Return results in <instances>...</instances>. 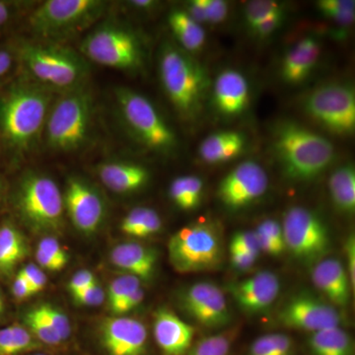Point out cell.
<instances>
[{
    "label": "cell",
    "mask_w": 355,
    "mask_h": 355,
    "mask_svg": "<svg viewBox=\"0 0 355 355\" xmlns=\"http://www.w3.org/2000/svg\"><path fill=\"white\" fill-rule=\"evenodd\" d=\"M273 147L284 174L295 182L312 181L335 158V149L328 139L296 123L279 128Z\"/></svg>",
    "instance_id": "obj_1"
},
{
    "label": "cell",
    "mask_w": 355,
    "mask_h": 355,
    "mask_svg": "<svg viewBox=\"0 0 355 355\" xmlns=\"http://www.w3.org/2000/svg\"><path fill=\"white\" fill-rule=\"evenodd\" d=\"M53 98L46 86L22 85L0 100V130L17 150H27L38 139Z\"/></svg>",
    "instance_id": "obj_2"
},
{
    "label": "cell",
    "mask_w": 355,
    "mask_h": 355,
    "mask_svg": "<svg viewBox=\"0 0 355 355\" xmlns=\"http://www.w3.org/2000/svg\"><path fill=\"white\" fill-rule=\"evenodd\" d=\"M159 69L163 87L175 108L184 119H195L207 91L205 70L183 49L169 44L161 51Z\"/></svg>",
    "instance_id": "obj_3"
},
{
    "label": "cell",
    "mask_w": 355,
    "mask_h": 355,
    "mask_svg": "<svg viewBox=\"0 0 355 355\" xmlns=\"http://www.w3.org/2000/svg\"><path fill=\"white\" fill-rule=\"evenodd\" d=\"M168 257L173 268L184 275L216 270L224 257L220 228L198 221L179 229L168 242Z\"/></svg>",
    "instance_id": "obj_4"
},
{
    "label": "cell",
    "mask_w": 355,
    "mask_h": 355,
    "mask_svg": "<svg viewBox=\"0 0 355 355\" xmlns=\"http://www.w3.org/2000/svg\"><path fill=\"white\" fill-rule=\"evenodd\" d=\"M14 202L22 221L35 232H58L62 228L64 197L51 178L36 173L26 174Z\"/></svg>",
    "instance_id": "obj_5"
},
{
    "label": "cell",
    "mask_w": 355,
    "mask_h": 355,
    "mask_svg": "<svg viewBox=\"0 0 355 355\" xmlns=\"http://www.w3.org/2000/svg\"><path fill=\"white\" fill-rule=\"evenodd\" d=\"M106 3L99 0H49L30 16L32 32L46 41H60L87 29L99 19Z\"/></svg>",
    "instance_id": "obj_6"
},
{
    "label": "cell",
    "mask_w": 355,
    "mask_h": 355,
    "mask_svg": "<svg viewBox=\"0 0 355 355\" xmlns=\"http://www.w3.org/2000/svg\"><path fill=\"white\" fill-rule=\"evenodd\" d=\"M93 112V98L88 89L77 86L60 98L46 123V141L51 148L72 151L87 139Z\"/></svg>",
    "instance_id": "obj_7"
},
{
    "label": "cell",
    "mask_w": 355,
    "mask_h": 355,
    "mask_svg": "<svg viewBox=\"0 0 355 355\" xmlns=\"http://www.w3.org/2000/svg\"><path fill=\"white\" fill-rule=\"evenodd\" d=\"M20 57L28 71L50 87L76 88L88 72L78 53L57 44H23Z\"/></svg>",
    "instance_id": "obj_8"
},
{
    "label": "cell",
    "mask_w": 355,
    "mask_h": 355,
    "mask_svg": "<svg viewBox=\"0 0 355 355\" xmlns=\"http://www.w3.org/2000/svg\"><path fill=\"white\" fill-rule=\"evenodd\" d=\"M81 53L96 62L125 71L142 67L141 44L132 32L121 26L104 24L96 28L83 40Z\"/></svg>",
    "instance_id": "obj_9"
},
{
    "label": "cell",
    "mask_w": 355,
    "mask_h": 355,
    "mask_svg": "<svg viewBox=\"0 0 355 355\" xmlns=\"http://www.w3.org/2000/svg\"><path fill=\"white\" fill-rule=\"evenodd\" d=\"M282 227L286 250L297 260L318 263L330 253V231L326 222L313 210L291 207L284 214Z\"/></svg>",
    "instance_id": "obj_10"
},
{
    "label": "cell",
    "mask_w": 355,
    "mask_h": 355,
    "mask_svg": "<svg viewBox=\"0 0 355 355\" xmlns=\"http://www.w3.org/2000/svg\"><path fill=\"white\" fill-rule=\"evenodd\" d=\"M116 97L125 123L142 144L159 153L176 147V135L147 98L123 87L116 89Z\"/></svg>",
    "instance_id": "obj_11"
},
{
    "label": "cell",
    "mask_w": 355,
    "mask_h": 355,
    "mask_svg": "<svg viewBox=\"0 0 355 355\" xmlns=\"http://www.w3.org/2000/svg\"><path fill=\"white\" fill-rule=\"evenodd\" d=\"M306 112L318 123L338 135H350L355 130L354 89L343 84H326L306 98Z\"/></svg>",
    "instance_id": "obj_12"
},
{
    "label": "cell",
    "mask_w": 355,
    "mask_h": 355,
    "mask_svg": "<svg viewBox=\"0 0 355 355\" xmlns=\"http://www.w3.org/2000/svg\"><path fill=\"white\" fill-rule=\"evenodd\" d=\"M279 324L293 330L313 334L342 326L340 310L310 293L296 294L277 313Z\"/></svg>",
    "instance_id": "obj_13"
},
{
    "label": "cell",
    "mask_w": 355,
    "mask_h": 355,
    "mask_svg": "<svg viewBox=\"0 0 355 355\" xmlns=\"http://www.w3.org/2000/svg\"><path fill=\"white\" fill-rule=\"evenodd\" d=\"M182 308L198 324L221 329L230 324L227 300L221 288L211 282H198L187 287L181 297Z\"/></svg>",
    "instance_id": "obj_14"
},
{
    "label": "cell",
    "mask_w": 355,
    "mask_h": 355,
    "mask_svg": "<svg viewBox=\"0 0 355 355\" xmlns=\"http://www.w3.org/2000/svg\"><path fill=\"white\" fill-rule=\"evenodd\" d=\"M268 187L265 169L254 161H245L224 177L217 193L223 205L237 209L263 197Z\"/></svg>",
    "instance_id": "obj_15"
},
{
    "label": "cell",
    "mask_w": 355,
    "mask_h": 355,
    "mask_svg": "<svg viewBox=\"0 0 355 355\" xmlns=\"http://www.w3.org/2000/svg\"><path fill=\"white\" fill-rule=\"evenodd\" d=\"M99 343L105 355H147L148 331L133 318H107L100 326Z\"/></svg>",
    "instance_id": "obj_16"
},
{
    "label": "cell",
    "mask_w": 355,
    "mask_h": 355,
    "mask_svg": "<svg viewBox=\"0 0 355 355\" xmlns=\"http://www.w3.org/2000/svg\"><path fill=\"white\" fill-rule=\"evenodd\" d=\"M64 205L74 227L84 234H92L101 225L104 202L100 193L83 180L70 178L67 181Z\"/></svg>",
    "instance_id": "obj_17"
},
{
    "label": "cell",
    "mask_w": 355,
    "mask_h": 355,
    "mask_svg": "<svg viewBox=\"0 0 355 355\" xmlns=\"http://www.w3.org/2000/svg\"><path fill=\"white\" fill-rule=\"evenodd\" d=\"M280 280L275 273L263 270L228 286L240 309L248 314L263 312L275 302L280 292Z\"/></svg>",
    "instance_id": "obj_18"
},
{
    "label": "cell",
    "mask_w": 355,
    "mask_h": 355,
    "mask_svg": "<svg viewBox=\"0 0 355 355\" xmlns=\"http://www.w3.org/2000/svg\"><path fill=\"white\" fill-rule=\"evenodd\" d=\"M153 334L161 354L186 355L193 345L195 329L162 308L154 315Z\"/></svg>",
    "instance_id": "obj_19"
},
{
    "label": "cell",
    "mask_w": 355,
    "mask_h": 355,
    "mask_svg": "<svg viewBox=\"0 0 355 355\" xmlns=\"http://www.w3.org/2000/svg\"><path fill=\"white\" fill-rule=\"evenodd\" d=\"M315 286L336 309L349 305L352 291L349 275L342 261L336 259H323L316 263L312 272Z\"/></svg>",
    "instance_id": "obj_20"
},
{
    "label": "cell",
    "mask_w": 355,
    "mask_h": 355,
    "mask_svg": "<svg viewBox=\"0 0 355 355\" xmlns=\"http://www.w3.org/2000/svg\"><path fill=\"white\" fill-rule=\"evenodd\" d=\"M214 101L224 116H234L244 112L249 102V84L241 72L227 69L217 76Z\"/></svg>",
    "instance_id": "obj_21"
},
{
    "label": "cell",
    "mask_w": 355,
    "mask_h": 355,
    "mask_svg": "<svg viewBox=\"0 0 355 355\" xmlns=\"http://www.w3.org/2000/svg\"><path fill=\"white\" fill-rule=\"evenodd\" d=\"M112 263L127 275L137 279H149L155 272L158 256L153 248L139 243H123L112 250L110 254Z\"/></svg>",
    "instance_id": "obj_22"
},
{
    "label": "cell",
    "mask_w": 355,
    "mask_h": 355,
    "mask_svg": "<svg viewBox=\"0 0 355 355\" xmlns=\"http://www.w3.org/2000/svg\"><path fill=\"white\" fill-rule=\"evenodd\" d=\"M320 53L319 42L313 37L299 41L282 60V78L289 84L304 81L316 65Z\"/></svg>",
    "instance_id": "obj_23"
},
{
    "label": "cell",
    "mask_w": 355,
    "mask_h": 355,
    "mask_svg": "<svg viewBox=\"0 0 355 355\" xmlns=\"http://www.w3.org/2000/svg\"><path fill=\"white\" fill-rule=\"evenodd\" d=\"M98 172L102 183L118 193L139 190L149 180V172L146 168L132 163H106L100 166Z\"/></svg>",
    "instance_id": "obj_24"
},
{
    "label": "cell",
    "mask_w": 355,
    "mask_h": 355,
    "mask_svg": "<svg viewBox=\"0 0 355 355\" xmlns=\"http://www.w3.org/2000/svg\"><path fill=\"white\" fill-rule=\"evenodd\" d=\"M29 254L25 235L10 221L0 224V277H7Z\"/></svg>",
    "instance_id": "obj_25"
},
{
    "label": "cell",
    "mask_w": 355,
    "mask_h": 355,
    "mask_svg": "<svg viewBox=\"0 0 355 355\" xmlns=\"http://www.w3.org/2000/svg\"><path fill=\"white\" fill-rule=\"evenodd\" d=\"M245 137L236 132H220L209 135L200 146V156L209 164L227 162L241 153Z\"/></svg>",
    "instance_id": "obj_26"
},
{
    "label": "cell",
    "mask_w": 355,
    "mask_h": 355,
    "mask_svg": "<svg viewBox=\"0 0 355 355\" xmlns=\"http://www.w3.org/2000/svg\"><path fill=\"white\" fill-rule=\"evenodd\" d=\"M307 347L310 355H355L354 338L342 327L311 334Z\"/></svg>",
    "instance_id": "obj_27"
},
{
    "label": "cell",
    "mask_w": 355,
    "mask_h": 355,
    "mask_svg": "<svg viewBox=\"0 0 355 355\" xmlns=\"http://www.w3.org/2000/svg\"><path fill=\"white\" fill-rule=\"evenodd\" d=\"M168 23L173 34L181 44L184 51H197L205 43V32L200 23L193 19L187 11H171L168 17Z\"/></svg>",
    "instance_id": "obj_28"
},
{
    "label": "cell",
    "mask_w": 355,
    "mask_h": 355,
    "mask_svg": "<svg viewBox=\"0 0 355 355\" xmlns=\"http://www.w3.org/2000/svg\"><path fill=\"white\" fill-rule=\"evenodd\" d=\"M329 188L331 200L336 209L345 214L355 210V171L352 165L336 169L331 175Z\"/></svg>",
    "instance_id": "obj_29"
},
{
    "label": "cell",
    "mask_w": 355,
    "mask_h": 355,
    "mask_svg": "<svg viewBox=\"0 0 355 355\" xmlns=\"http://www.w3.org/2000/svg\"><path fill=\"white\" fill-rule=\"evenodd\" d=\"M44 349L24 324L15 323L0 329V355H27Z\"/></svg>",
    "instance_id": "obj_30"
},
{
    "label": "cell",
    "mask_w": 355,
    "mask_h": 355,
    "mask_svg": "<svg viewBox=\"0 0 355 355\" xmlns=\"http://www.w3.org/2000/svg\"><path fill=\"white\" fill-rule=\"evenodd\" d=\"M239 327H231L200 338L186 355H229L239 335Z\"/></svg>",
    "instance_id": "obj_31"
},
{
    "label": "cell",
    "mask_w": 355,
    "mask_h": 355,
    "mask_svg": "<svg viewBox=\"0 0 355 355\" xmlns=\"http://www.w3.org/2000/svg\"><path fill=\"white\" fill-rule=\"evenodd\" d=\"M202 191L203 183L200 178L178 177L170 186V197L179 209L191 210L200 205Z\"/></svg>",
    "instance_id": "obj_32"
},
{
    "label": "cell",
    "mask_w": 355,
    "mask_h": 355,
    "mask_svg": "<svg viewBox=\"0 0 355 355\" xmlns=\"http://www.w3.org/2000/svg\"><path fill=\"white\" fill-rule=\"evenodd\" d=\"M23 323L33 336L36 338L44 347H50L53 349L62 347L64 345L60 336L51 328L50 324L40 316L38 312L33 308L24 313L22 317Z\"/></svg>",
    "instance_id": "obj_33"
},
{
    "label": "cell",
    "mask_w": 355,
    "mask_h": 355,
    "mask_svg": "<svg viewBox=\"0 0 355 355\" xmlns=\"http://www.w3.org/2000/svg\"><path fill=\"white\" fill-rule=\"evenodd\" d=\"M317 8L327 18L340 25H350L354 21L355 2L350 0H320Z\"/></svg>",
    "instance_id": "obj_34"
},
{
    "label": "cell",
    "mask_w": 355,
    "mask_h": 355,
    "mask_svg": "<svg viewBox=\"0 0 355 355\" xmlns=\"http://www.w3.org/2000/svg\"><path fill=\"white\" fill-rule=\"evenodd\" d=\"M284 13L282 6L272 0H256L247 4L244 10V19L247 27L251 31L257 25L260 24L277 14Z\"/></svg>",
    "instance_id": "obj_35"
},
{
    "label": "cell",
    "mask_w": 355,
    "mask_h": 355,
    "mask_svg": "<svg viewBox=\"0 0 355 355\" xmlns=\"http://www.w3.org/2000/svg\"><path fill=\"white\" fill-rule=\"evenodd\" d=\"M34 309L46 323L50 324L51 328L58 334L62 343L69 342L72 334L71 324L69 317L62 310L51 304H41Z\"/></svg>",
    "instance_id": "obj_36"
},
{
    "label": "cell",
    "mask_w": 355,
    "mask_h": 355,
    "mask_svg": "<svg viewBox=\"0 0 355 355\" xmlns=\"http://www.w3.org/2000/svg\"><path fill=\"white\" fill-rule=\"evenodd\" d=\"M140 288V279L130 275H121L112 280L108 288L110 309L123 302L133 291Z\"/></svg>",
    "instance_id": "obj_37"
},
{
    "label": "cell",
    "mask_w": 355,
    "mask_h": 355,
    "mask_svg": "<svg viewBox=\"0 0 355 355\" xmlns=\"http://www.w3.org/2000/svg\"><path fill=\"white\" fill-rule=\"evenodd\" d=\"M229 251L243 252L259 258L261 249L254 231L246 230L236 232L229 243Z\"/></svg>",
    "instance_id": "obj_38"
},
{
    "label": "cell",
    "mask_w": 355,
    "mask_h": 355,
    "mask_svg": "<svg viewBox=\"0 0 355 355\" xmlns=\"http://www.w3.org/2000/svg\"><path fill=\"white\" fill-rule=\"evenodd\" d=\"M37 250L43 252L46 256L53 259L55 263L62 266V268L67 266L69 261V254L67 253V250L62 246L57 238L53 236H46L39 242Z\"/></svg>",
    "instance_id": "obj_39"
},
{
    "label": "cell",
    "mask_w": 355,
    "mask_h": 355,
    "mask_svg": "<svg viewBox=\"0 0 355 355\" xmlns=\"http://www.w3.org/2000/svg\"><path fill=\"white\" fill-rule=\"evenodd\" d=\"M148 207H135L125 216L121 223V232L125 235L137 237V234L144 225Z\"/></svg>",
    "instance_id": "obj_40"
},
{
    "label": "cell",
    "mask_w": 355,
    "mask_h": 355,
    "mask_svg": "<svg viewBox=\"0 0 355 355\" xmlns=\"http://www.w3.org/2000/svg\"><path fill=\"white\" fill-rule=\"evenodd\" d=\"M18 273L27 280L31 286L33 294L43 291L48 282L43 270L34 263H28L27 266H23Z\"/></svg>",
    "instance_id": "obj_41"
},
{
    "label": "cell",
    "mask_w": 355,
    "mask_h": 355,
    "mask_svg": "<svg viewBox=\"0 0 355 355\" xmlns=\"http://www.w3.org/2000/svg\"><path fill=\"white\" fill-rule=\"evenodd\" d=\"M72 298L79 305L99 306L105 300V292L98 282H96L93 286L72 296Z\"/></svg>",
    "instance_id": "obj_42"
},
{
    "label": "cell",
    "mask_w": 355,
    "mask_h": 355,
    "mask_svg": "<svg viewBox=\"0 0 355 355\" xmlns=\"http://www.w3.org/2000/svg\"><path fill=\"white\" fill-rule=\"evenodd\" d=\"M207 21L212 24L223 22L227 17L228 4L222 0H202Z\"/></svg>",
    "instance_id": "obj_43"
},
{
    "label": "cell",
    "mask_w": 355,
    "mask_h": 355,
    "mask_svg": "<svg viewBox=\"0 0 355 355\" xmlns=\"http://www.w3.org/2000/svg\"><path fill=\"white\" fill-rule=\"evenodd\" d=\"M97 282L95 275L90 270H81L77 272L69 282V291L71 296L76 295L89 286H93Z\"/></svg>",
    "instance_id": "obj_44"
},
{
    "label": "cell",
    "mask_w": 355,
    "mask_h": 355,
    "mask_svg": "<svg viewBox=\"0 0 355 355\" xmlns=\"http://www.w3.org/2000/svg\"><path fill=\"white\" fill-rule=\"evenodd\" d=\"M275 355H295L296 345L293 338L286 334H270Z\"/></svg>",
    "instance_id": "obj_45"
},
{
    "label": "cell",
    "mask_w": 355,
    "mask_h": 355,
    "mask_svg": "<svg viewBox=\"0 0 355 355\" xmlns=\"http://www.w3.org/2000/svg\"><path fill=\"white\" fill-rule=\"evenodd\" d=\"M162 227V220L159 216L157 212L153 209H148L147 211L146 220L144 222L141 229L137 234V238H146L149 236L156 234Z\"/></svg>",
    "instance_id": "obj_46"
},
{
    "label": "cell",
    "mask_w": 355,
    "mask_h": 355,
    "mask_svg": "<svg viewBox=\"0 0 355 355\" xmlns=\"http://www.w3.org/2000/svg\"><path fill=\"white\" fill-rule=\"evenodd\" d=\"M282 20H284V13L277 14V15H273L272 17L263 21L260 24L257 25L251 30V32L256 36L265 38V37L270 36L279 29Z\"/></svg>",
    "instance_id": "obj_47"
},
{
    "label": "cell",
    "mask_w": 355,
    "mask_h": 355,
    "mask_svg": "<svg viewBox=\"0 0 355 355\" xmlns=\"http://www.w3.org/2000/svg\"><path fill=\"white\" fill-rule=\"evenodd\" d=\"M144 291H142L141 287H140V288L133 291L130 296H128L123 302H121L120 304L113 308V309L111 310L112 313H114V315H123L125 314V313L130 312V311L137 308V306H139L140 303L144 301Z\"/></svg>",
    "instance_id": "obj_48"
},
{
    "label": "cell",
    "mask_w": 355,
    "mask_h": 355,
    "mask_svg": "<svg viewBox=\"0 0 355 355\" xmlns=\"http://www.w3.org/2000/svg\"><path fill=\"white\" fill-rule=\"evenodd\" d=\"M345 257H347V275L352 286V291L355 289V238L354 234H350L347 237L345 245Z\"/></svg>",
    "instance_id": "obj_49"
},
{
    "label": "cell",
    "mask_w": 355,
    "mask_h": 355,
    "mask_svg": "<svg viewBox=\"0 0 355 355\" xmlns=\"http://www.w3.org/2000/svg\"><path fill=\"white\" fill-rule=\"evenodd\" d=\"M248 355H275L270 334L256 338L250 345Z\"/></svg>",
    "instance_id": "obj_50"
},
{
    "label": "cell",
    "mask_w": 355,
    "mask_h": 355,
    "mask_svg": "<svg viewBox=\"0 0 355 355\" xmlns=\"http://www.w3.org/2000/svg\"><path fill=\"white\" fill-rule=\"evenodd\" d=\"M229 258H230V263L233 268L239 270H249L258 260V257L238 251H229Z\"/></svg>",
    "instance_id": "obj_51"
},
{
    "label": "cell",
    "mask_w": 355,
    "mask_h": 355,
    "mask_svg": "<svg viewBox=\"0 0 355 355\" xmlns=\"http://www.w3.org/2000/svg\"><path fill=\"white\" fill-rule=\"evenodd\" d=\"M13 297L16 300H25V299L31 297L33 294L31 286L28 284L27 280L17 272L14 277L12 284Z\"/></svg>",
    "instance_id": "obj_52"
},
{
    "label": "cell",
    "mask_w": 355,
    "mask_h": 355,
    "mask_svg": "<svg viewBox=\"0 0 355 355\" xmlns=\"http://www.w3.org/2000/svg\"><path fill=\"white\" fill-rule=\"evenodd\" d=\"M36 260L38 261L39 266H41V268L46 270H50V272H58V270H62V266L58 265V263H55L50 257L44 254L43 252L40 251V250H37L36 251Z\"/></svg>",
    "instance_id": "obj_53"
},
{
    "label": "cell",
    "mask_w": 355,
    "mask_h": 355,
    "mask_svg": "<svg viewBox=\"0 0 355 355\" xmlns=\"http://www.w3.org/2000/svg\"><path fill=\"white\" fill-rule=\"evenodd\" d=\"M12 64V58L6 51H0V77L4 76Z\"/></svg>",
    "instance_id": "obj_54"
},
{
    "label": "cell",
    "mask_w": 355,
    "mask_h": 355,
    "mask_svg": "<svg viewBox=\"0 0 355 355\" xmlns=\"http://www.w3.org/2000/svg\"><path fill=\"white\" fill-rule=\"evenodd\" d=\"M9 9L3 2L0 1V25H3L8 20Z\"/></svg>",
    "instance_id": "obj_55"
},
{
    "label": "cell",
    "mask_w": 355,
    "mask_h": 355,
    "mask_svg": "<svg viewBox=\"0 0 355 355\" xmlns=\"http://www.w3.org/2000/svg\"><path fill=\"white\" fill-rule=\"evenodd\" d=\"M130 3L139 8H149V7L153 6L154 2L150 0H135V1H130Z\"/></svg>",
    "instance_id": "obj_56"
},
{
    "label": "cell",
    "mask_w": 355,
    "mask_h": 355,
    "mask_svg": "<svg viewBox=\"0 0 355 355\" xmlns=\"http://www.w3.org/2000/svg\"><path fill=\"white\" fill-rule=\"evenodd\" d=\"M4 307H6V305H4L3 297H2L1 291H0V318L3 315Z\"/></svg>",
    "instance_id": "obj_57"
},
{
    "label": "cell",
    "mask_w": 355,
    "mask_h": 355,
    "mask_svg": "<svg viewBox=\"0 0 355 355\" xmlns=\"http://www.w3.org/2000/svg\"><path fill=\"white\" fill-rule=\"evenodd\" d=\"M3 200V184H2L1 178H0V203Z\"/></svg>",
    "instance_id": "obj_58"
},
{
    "label": "cell",
    "mask_w": 355,
    "mask_h": 355,
    "mask_svg": "<svg viewBox=\"0 0 355 355\" xmlns=\"http://www.w3.org/2000/svg\"><path fill=\"white\" fill-rule=\"evenodd\" d=\"M27 355H50L44 354L43 352H33V354H27Z\"/></svg>",
    "instance_id": "obj_59"
}]
</instances>
